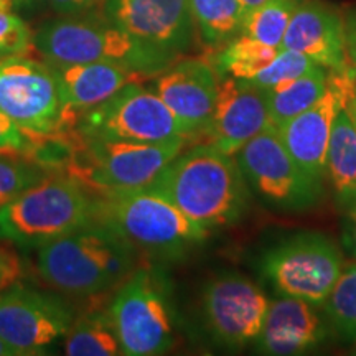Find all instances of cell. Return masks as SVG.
Segmentation results:
<instances>
[{"label":"cell","instance_id":"cell-14","mask_svg":"<svg viewBox=\"0 0 356 356\" xmlns=\"http://www.w3.org/2000/svg\"><path fill=\"white\" fill-rule=\"evenodd\" d=\"M73 323V312L56 297L19 284L0 292V337L25 356L47 353Z\"/></svg>","mask_w":356,"mask_h":356},{"label":"cell","instance_id":"cell-22","mask_svg":"<svg viewBox=\"0 0 356 356\" xmlns=\"http://www.w3.org/2000/svg\"><path fill=\"white\" fill-rule=\"evenodd\" d=\"M327 76V70L317 65L309 73L264 91L273 127L279 129L309 109L325 92Z\"/></svg>","mask_w":356,"mask_h":356},{"label":"cell","instance_id":"cell-37","mask_svg":"<svg viewBox=\"0 0 356 356\" xmlns=\"http://www.w3.org/2000/svg\"><path fill=\"white\" fill-rule=\"evenodd\" d=\"M0 356H25L19 348L8 343L0 337Z\"/></svg>","mask_w":356,"mask_h":356},{"label":"cell","instance_id":"cell-1","mask_svg":"<svg viewBox=\"0 0 356 356\" xmlns=\"http://www.w3.org/2000/svg\"><path fill=\"white\" fill-rule=\"evenodd\" d=\"M149 186L207 229L241 220L249 198L234 155L213 144L180 152Z\"/></svg>","mask_w":356,"mask_h":356},{"label":"cell","instance_id":"cell-18","mask_svg":"<svg viewBox=\"0 0 356 356\" xmlns=\"http://www.w3.org/2000/svg\"><path fill=\"white\" fill-rule=\"evenodd\" d=\"M51 65L63 104L61 129H76L78 118L118 95L132 83L145 81V74L114 63Z\"/></svg>","mask_w":356,"mask_h":356},{"label":"cell","instance_id":"cell-3","mask_svg":"<svg viewBox=\"0 0 356 356\" xmlns=\"http://www.w3.org/2000/svg\"><path fill=\"white\" fill-rule=\"evenodd\" d=\"M99 195L96 222L121 234L137 251L173 259L185 256L207 238V228L191 221L150 186Z\"/></svg>","mask_w":356,"mask_h":356},{"label":"cell","instance_id":"cell-6","mask_svg":"<svg viewBox=\"0 0 356 356\" xmlns=\"http://www.w3.org/2000/svg\"><path fill=\"white\" fill-rule=\"evenodd\" d=\"M185 139L134 142L79 137L63 173L97 193L144 188L184 150Z\"/></svg>","mask_w":356,"mask_h":356},{"label":"cell","instance_id":"cell-33","mask_svg":"<svg viewBox=\"0 0 356 356\" xmlns=\"http://www.w3.org/2000/svg\"><path fill=\"white\" fill-rule=\"evenodd\" d=\"M22 275V266L17 256L7 248H0V292L15 284Z\"/></svg>","mask_w":356,"mask_h":356},{"label":"cell","instance_id":"cell-16","mask_svg":"<svg viewBox=\"0 0 356 356\" xmlns=\"http://www.w3.org/2000/svg\"><path fill=\"white\" fill-rule=\"evenodd\" d=\"M273 127L262 89L246 79L218 76V99L204 132L222 152L234 155L244 144Z\"/></svg>","mask_w":356,"mask_h":356},{"label":"cell","instance_id":"cell-15","mask_svg":"<svg viewBox=\"0 0 356 356\" xmlns=\"http://www.w3.org/2000/svg\"><path fill=\"white\" fill-rule=\"evenodd\" d=\"M104 17L139 42L175 60L188 50L193 40L188 0H106Z\"/></svg>","mask_w":356,"mask_h":356},{"label":"cell","instance_id":"cell-8","mask_svg":"<svg viewBox=\"0 0 356 356\" xmlns=\"http://www.w3.org/2000/svg\"><path fill=\"white\" fill-rule=\"evenodd\" d=\"M343 270V257L330 238L299 233L261 257V273L280 296L322 307Z\"/></svg>","mask_w":356,"mask_h":356},{"label":"cell","instance_id":"cell-39","mask_svg":"<svg viewBox=\"0 0 356 356\" xmlns=\"http://www.w3.org/2000/svg\"><path fill=\"white\" fill-rule=\"evenodd\" d=\"M348 111H350L351 118H353V121L356 124V91H355L353 97H351V101L348 102Z\"/></svg>","mask_w":356,"mask_h":356},{"label":"cell","instance_id":"cell-34","mask_svg":"<svg viewBox=\"0 0 356 356\" xmlns=\"http://www.w3.org/2000/svg\"><path fill=\"white\" fill-rule=\"evenodd\" d=\"M345 222H343V246L346 251L356 259V200L345 208Z\"/></svg>","mask_w":356,"mask_h":356},{"label":"cell","instance_id":"cell-38","mask_svg":"<svg viewBox=\"0 0 356 356\" xmlns=\"http://www.w3.org/2000/svg\"><path fill=\"white\" fill-rule=\"evenodd\" d=\"M239 2H241V6L244 7V10H246V13H248L249 10H252V8L264 6V3L269 2V0H239Z\"/></svg>","mask_w":356,"mask_h":356},{"label":"cell","instance_id":"cell-31","mask_svg":"<svg viewBox=\"0 0 356 356\" xmlns=\"http://www.w3.org/2000/svg\"><path fill=\"white\" fill-rule=\"evenodd\" d=\"M29 147V136L0 111V149L19 150L25 154Z\"/></svg>","mask_w":356,"mask_h":356},{"label":"cell","instance_id":"cell-29","mask_svg":"<svg viewBox=\"0 0 356 356\" xmlns=\"http://www.w3.org/2000/svg\"><path fill=\"white\" fill-rule=\"evenodd\" d=\"M43 177V168L26 160L24 155L0 157V207L12 202Z\"/></svg>","mask_w":356,"mask_h":356},{"label":"cell","instance_id":"cell-2","mask_svg":"<svg viewBox=\"0 0 356 356\" xmlns=\"http://www.w3.org/2000/svg\"><path fill=\"white\" fill-rule=\"evenodd\" d=\"M137 249L108 226L95 225L38 248L37 269L48 286L76 297L118 289L131 277Z\"/></svg>","mask_w":356,"mask_h":356},{"label":"cell","instance_id":"cell-27","mask_svg":"<svg viewBox=\"0 0 356 356\" xmlns=\"http://www.w3.org/2000/svg\"><path fill=\"white\" fill-rule=\"evenodd\" d=\"M300 0H269L264 6L252 8L244 15L241 35L280 48L289 22Z\"/></svg>","mask_w":356,"mask_h":356},{"label":"cell","instance_id":"cell-30","mask_svg":"<svg viewBox=\"0 0 356 356\" xmlns=\"http://www.w3.org/2000/svg\"><path fill=\"white\" fill-rule=\"evenodd\" d=\"M32 48L33 33L25 20L7 8H0V60L26 56Z\"/></svg>","mask_w":356,"mask_h":356},{"label":"cell","instance_id":"cell-19","mask_svg":"<svg viewBox=\"0 0 356 356\" xmlns=\"http://www.w3.org/2000/svg\"><path fill=\"white\" fill-rule=\"evenodd\" d=\"M328 325L317 307L305 300L280 296L269 300L256 348L262 355L293 356L317 348L327 340Z\"/></svg>","mask_w":356,"mask_h":356},{"label":"cell","instance_id":"cell-42","mask_svg":"<svg viewBox=\"0 0 356 356\" xmlns=\"http://www.w3.org/2000/svg\"><path fill=\"white\" fill-rule=\"evenodd\" d=\"M0 8H7V10H10V7H7L3 2H0Z\"/></svg>","mask_w":356,"mask_h":356},{"label":"cell","instance_id":"cell-11","mask_svg":"<svg viewBox=\"0 0 356 356\" xmlns=\"http://www.w3.org/2000/svg\"><path fill=\"white\" fill-rule=\"evenodd\" d=\"M0 111L26 136L61 131L63 104L51 65L26 56L0 60Z\"/></svg>","mask_w":356,"mask_h":356},{"label":"cell","instance_id":"cell-7","mask_svg":"<svg viewBox=\"0 0 356 356\" xmlns=\"http://www.w3.org/2000/svg\"><path fill=\"white\" fill-rule=\"evenodd\" d=\"M109 317L122 355L155 356L175 346V318L167 280L149 267H139L118 287Z\"/></svg>","mask_w":356,"mask_h":356},{"label":"cell","instance_id":"cell-12","mask_svg":"<svg viewBox=\"0 0 356 356\" xmlns=\"http://www.w3.org/2000/svg\"><path fill=\"white\" fill-rule=\"evenodd\" d=\"M269 307L266 293L252 280L222 273L208 280L202 293L204 327L213 340L226 348L254 343Z\"/></svg>","mask_w":356,"mask_h":356},{"label":"cell","instance_id":"cell-13","mask_svg":"<svg viewBox=\"0 0 356 356\" xmlns=\"http://www.w3.org/2000/svg\"><path fill=\"white\" fill-rule=\"evenodd\" d=\"M327 88L309 109L275 129L287 152L317 181L327 173V150L338 111L348 108L356 91V73L350 68L328 70Z\"/></svg>","mask_w":356,"mask_h":356},{"label":"cell","instance_id":"cell-21","mask_svg":"<svg viewBox=\"0 0 356 356\" xmlns=\"http://www.w3.org/2000/svg\"><path fill=\"white\" fill-rule=\"evenodd\" d=\"M337 203L348 208L356 200V124L348 108L338 111L327 150V173Z\"/></svg>","mask_w":356,"mask_h":356},{"label":"cell","instance_id":"cell-40","mask_svg":"<svg viewBox=\"0 0 356 356\" xmlns=\"http://www.w3.org/2000/svg\"><path fill=\"white\" fill-rule=\"evenodd\" d=\"M19 155H24L19 150H8V149H0V157H19Z\"/></svg>","mask_w":356,"mask_h":356},{"label":"cell","instance_id":"cell-5","mask_svg":"<svg viewBox=\"0 0 356 356\" xmlns=\"http://www.w3.org/2000/svg\"><path fill=\"white\" fill-rule=\"evenodd\" d=\"M33 44L53 65L114 63L152 76L173 65L175 58L139 42L106 19L63 17L42 25Z\"/></svg>","mask_w":356,"mask_h":356},{"label":"cell","instance_id":"cell-9","mask_svg":"<svg viewBox=\"0 0 356 356\" xmlns=\"http://www.w3.org/2000/svg\"><path fill=\"white\" fill-rule=\"evenodd\" d=\"M249 188L279 211H305L318 204L322 181L293 160L275 127H269L234 154Z\"/></svg>","mask_w":356,"mask_h":356},{"label":"cell","instance_id":"cell-4","mask_svg":"<svg viewBox=\"0 0 356 356\" xmlns=\"http://www.w3.org/2000/svg\"><path fill=\"white\" fill-rule=\"evenodd\" d=\"M70 175L43 177L0 207V238L35 246L96 222V197Z\"/></svg>","mask_w":356,"mask_h":356},{"label":"cell","instance_id":"cell-41","mask_svg":"<svg viewBox=\"0 0 356 356\" xmlns=\"http://www.w3.org/2000/svg\"><path fill=\"white\" fill-rule=\"evenodd\" d=\"M0 2H3V3H6L7 7H10V8H12V0H0Z\"/></svg>","mask_w":356,"mask_h":356},{"label":"cell","instance_id":"cell-20","mask_svg":"<svg viewBox=\"0 0 356 356\" xmlns=\"http://www.w3.org/2000/svg\"><path fill=\"white\" fill-rule=\"evenodd\" d=\"M309 56L325 70L348 66L345 50V20L322 2H299L289 22L282 47Z\"/></svg>","mask_w":356,"mask_h":356},{"label":"cell","instance_id":"cell-36","mask_svg":"<svg viewBox=\"0 0 356 356\" xmlns=\"http://www.w3.org/2000/svg\"><path fill=\"white\" fill-rule=\"evenodd\" d=\"M44 0H12V7L20 8V10H33L38 8Z\"/></svg>","mask_w":356,"mask_h":356},{"label":"cell","instance_id":"cell-17","mask_svg":"<svg viewBox=\"0 0 356 356\" xmlns=\"http://www.w3.org/2000/svg\"><path fill=\"white\" fill-rule=\"evenodd\" d=\"M154 91L191 136L204 131L211 121L218 99V73L208 61H178L159 74Z\"/></svg>","mask_w":356,"mask_h":356},{"label":"cell","instance_id":"cell-35","mask_svg":"<svg viewBox=\"0 0 356 356\" xmlns=\"http://www.w3.org/2000/svg\"><path fill=\"white\" fill-rule=\"evenodd\" d=\"M345 50L346 61L356 73V10L351 12L345 20Z\"/></svg>","mask_w":356,"mask_h":356},{"label":"cell","instance_id":"cell-10","mask_svg":"<svg viewBox=\"0 0 356 356\" xmlns=\"http://www.w3.org/2000/svg\"><path fill=\"white\" fill-rule=\"evenodd\" d=\"M132 83L118 95L78 118L76 131L84 139L163 142L188 137L175 114L157 92Z\"/></svg>","mask_w":356,"mask_h":356},{"label":"cell","instance_id":"cell-25","mask_svg":"<svg viewBox=\"0 0 356 356\" xmlns=\"http://www.w3.org/2000/svg\"><path fill=\"white\" fill-rule=\"evenodd\" d=\"M65 353L70 356L122 355L109 312H92L74 322L66 338Z\"/></svg>","mask_w":356,"mask_h":356},{"label":"cell","instance_id":"cell-28","mask_svg":"<svg viewBox=\"0 0 356 356\" xmlns=\"http://www.w3.org/2000/svg\"><path fill=\"white\" fill-rule=\"evenodd\" d=\"M317 63L312 61L309 56L302 55V53L296 50H287V48H280L277 55L270 65H267L261 73H257L254 78L249 79L254 86H257L262 91L279 86V84L291 81L302 76V74L309 73L314 70Z\"/></svg>","mask_w":356,"mask_h":356},{"label":"cell","instance_id":"cell-23","mask_svg":"<svg viewBox=\"0 0 356 356\" xmlns=\"http://www.w3.org/2000/svg\"><path fill=\"white\" fill-rule=\"evenodd\" d=\"M195 30L208 48H221L243 32L246 10L239 0H188Z\"/></svg>","mask_w":356,"mask_h":356},{"label":"cell","instance_id":"cell-26","mask_svg":"<svg viewBox=\"0 0 356 356\" xmlns=\"http://www.w3.org/2000/svg\"><path fill=\"white\" fill-rule=\"evenodd\" d=\"M330 328L343 340H356V261L345 266L323 302Z\"/></svg>","mask_w":356,"mask_h":356},{"label":"cell","instance_id":"cell-32","mask_svg":"<svg viewBox=\"0 0 356 356\" xmlns=\"http://www.w3.org/2000/svg\"><path fill=\"white\" fill-rule=\"evenodd\" d=\"M48 3L63 17H81L104 8L106 0H48Z\"/></svg>","mask_w":356,"mask_h":356},{"label":"cell","instance_id":"cell-24","mask_svg":"<svg viewBox=\"0 0 356 356\" xmlns=\"http://www.w3.org/2000/svg\"><path fill=\"white\" fill-rule=\"evenodd\" d=\"M280 48L257 42V40L238 35L229 43L220 48L213 58V68L218 76H231L238 79H252L274 60Z\"/></svg>","mask_w":356,"mask_h":356}]
</instances>
